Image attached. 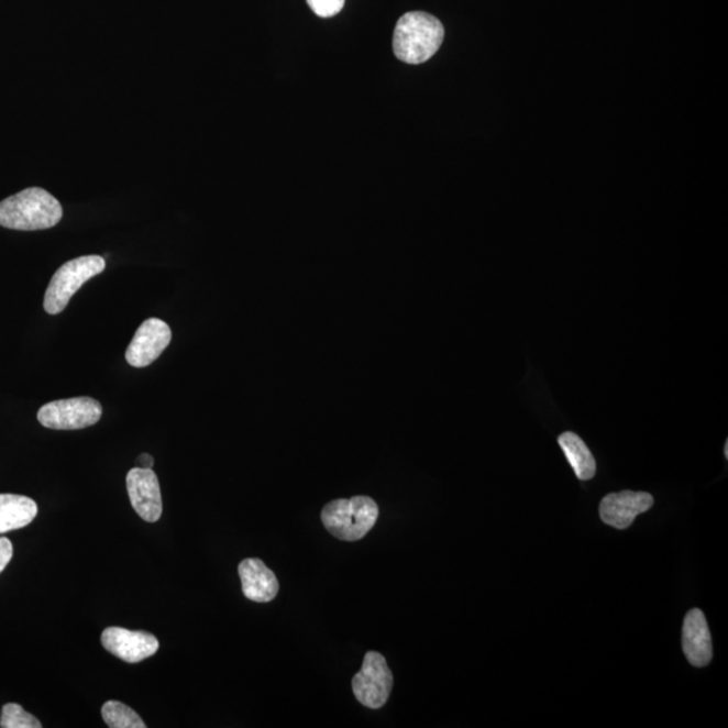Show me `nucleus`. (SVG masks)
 Segmentation results:
<instances>
[{"mask_svg": "<svg viewBox=\"0 0 728 728\" xmlns=\"http://www.w3.org/2000/svg\"><path fill=\"white\" fill-rule=\"evenodd\" d=\"M683 650L691 665L704 668L713 660V638L706 616L694 608L684 619Z\"/></svg>", "mask_w": 728, "mask_h": 728, "instance_id": "obj_11", "label": "nucleus"}, {"mask_svg": "<svg viewBox=\"0 0 728 728\" xmlns=\"http://www.w3.org/2000/svg\"><path fill=\"white\" fill-rule=\"evenodd\" d=\"M378 505L364 495L350 499H337L326 505L321 521L337 539L343 541L362 540L377 523Z\"/></svg>", "mask_w": 728, "mask_h": 728, "instance_id": "obj_3", "label": "nucleus"}, {"mask_svg": "<svg viewBox=\"0 0 728 728\" xmlns=\"http://www.w3.org/2000/svg\"><path fill=\"white\" fill-rule=\"evenodd\" d=\"M128 493L136 515L146 522H157L163 515L158 477L152 468L130 470L126 477Z\"/></svg>", "mask_w": 728, "mask_h": 728, "instance_id": "obj_9", "label": "nucleus"}, {"mask_svg": "<svg viewBox=\"0 0 728 728\" xmlns=\"http://www.w3.org/2000/svg\"><path fill=\"white\" fill-rule=\"evenodd\" d=\"M170 340L172 330L165 321L154 318L143 321L126 351L128 363L136 368L151 366L168 349Z\"/></svg>", "mask_w": 728, "mask_h": 728, "instance_id": "obj_7", "label": "nucleus"}, {"mask_svg": "<svg viewBox=\"0 0 728 728\" xmlns=\"http://www.w3.org/2000/svg\"><path fill=\"white\" fill-rule=\"evenodd\" d=\"M393 673L386 659L378 652L364 655L362 670L352 679V691L364 707H384L393 690Z\"/></svg>", "mask_w": 728, "mask_h": 728, "instance_id": "obj_6", "label": "nucleus"}, {"mask_svg": "<svg viewBox=\"0 0 728 728\" xmlns=\"http://www.w3.org/2000/svg\"><path fill=\"white\" fill-rule=\"evenodd\" d=\"M654 499L648 493L622 492L606 495L602 499L600 519L618 530L630 528L637 516L652 509Z\"/></svg>", "mask_w": 728, "mask_h": 728, "instance_id": "obj_10", "label": "nucleus"}, {"mask_svg": "<svg viewBox=\"0 0 728 728\" xmlns=\"http://www.w3.org/2000/svg\"><path fill=\"white\" fill-rule=\"evenodd\" d=\"M63 207L43 188H27L0 202V225L16 231L52 229L63 219Z\"/></svg>", "mask_w": 728, "mask_h": 728, "instance_id": "obj_2", "label": "nucleus"}, {"mask_svg": "<svg viewBox=\"0 0 728 728\" xmlns=\"http://www.w3.org/2000/svg\"><path fill=\"white\" fill-rule=\"evenodd\" d=\"M101 716L111 728H145V721L133 708L121 702H107L101 708Z\"/></svg>", "mask_w": 728, "mask_h": 728, "instance_id": "obj_15", "label": "nucleus"}, {"mask_svg": "<svg viewBox=\"0 0 728 728\" xmlns=\"http://www.w3.org/2000/svg\"><path fill=\"white\" fill-rule=\"evenodd\" d=\"M239 576L242 581V589L247 599L256 603H268L276 598L279 583L276 575L264 561L260 559H246L239 564Z\"/></svg>", "mask_w": 728, "mask_h": 728, "instance_id": "obj_12", "label": "nucleus"}, {"mask_svg": "<svg viewBox=\"0 0 728 728\" xmlns=\"http://www.w3.org/2000/svg\"><path fill=\"white\" fill-rule=\"evenodd\" d=\"M37 515L38 506L32 498L0 494V534L27 527Z\"/></svg>", "mask_w": 728, "mask_h": 728, "instance_id": "obj_13", "label": "nucleus"}, {"mask_svg": "<svg viewBox=\"0 0 728 728\" xmlns=\"http://www.w3.org/2000/svg\"><path fill=\"white\" fill-rule=\"evenodd\" d=\"M101 643L115 658L135 664L158 652L157 637L146 631L109 628L101 635Z\"/></svg>", "mask_w": 728, "mask_h": 728, "instance_id": "obj_8", "label": "nucleus"}, {"mask_svg": "<svg viewBox=\"0 0 728 728\" xmlns=\"http://www.w3.org/2000/svg\"><path fill=\"white\" fill-rule=\"evenodd\" d=\"M444 35L443 23L438 18L423 11H411L399 18L394 29V55L411 65L427 63L443 45Z\"/></svg>", "mask_w": 728, "mask_h": 728, "instance_id": "obj_1", "label": "nucleus"}, {"mask_svg": "<svg viewBox=\"0 0 728 728\" xmlns=\"http://www.w3.org/2000/svg\"><path fill=\"white\" fill-rule=\"evenodd\" d=\"M559 445L578 479H593L596 474V463L586 443L576 433L565 432L560 435Z\"/></svg>", "mask_w": 728, "mask_h": 728, "instance_id": "obj_14", "label": "nucleus"}, {"mask_svg": "<svg viewBox=\"0 0 728 728\" xmlns=\"http://www.w3.org/2000/svg\"><path fill=\"white\" fill-rule=\"evenodd\" d=\"M139 463L141 464L142 468H152L154 465V459L148 455V453H142V455L139 457Z\"/></svg>", "mask_w": 728, "mask_h": 728, "instance_id": "obj_19", "label": "nucleus"}, {"mask_svg": "<svg viewBox=\"0 0 728 728\" xmlns=\"http://www.w3.org/2000/svg\"><path fill=\"white\" fill-rule=\"evenodd\" d=\"M307 2L316 15L331 18L343 10L345 0H307Z\"/></svg>", "mask_w": 728, "mask_h": 728, "instance_id": "obj_17", "label": "nucleus"}, {"mask_svg": "<svg viewBox=\"0 0 728 728\" xmlns=\"http://www.w3.org/2000/svg\"><path fill=\"white\" fill-rule=\"evenodd\" d=\"M0 727L2 728H41V721L34 718L23 709L20 704L9 703L4 704L2 709V718H0Z\"/></svg>", "mask_w": 728, "mask_h": 728, "instance_id": "obj_16", "label": "nucleus"}, {"mask_svg": "<svg viewBox=\"0 0 728 728\" xmlns=\"http://www.w3.org/2000/svg\"><path fill=\"white\" fill-rule=\"evenodd\" d=\"M14 548L11 544V541L5 539V537H0V574L5 570V566L9 565L11 559H13Z\"/></svg>", "mask_w": 728, "mask_h": 728, "instance_id": "obj_18", "label": "nucleus"}, {"mask_svg": "<svg viewBox=\"0 0 728 728\" xmlns=\"http://www.w3.org/2000/svg\"><path fill=\"white\" fill-rule=\"evenodd\" d=\"M106 268V261L100 255H86L71 260L58 268L47 286L44 308L49 315L62 313L68 307L71 297L87 280L99 276Z\"/></svg>", "mask_w": 728, "mask_h": 728, "instance_id": "obj_4", "label": "nucleus"}, {"mask_svg": "<svg viewBox=\"0 0 728 728\" xmlns=\"http://www.w3.org/2000/svg\"><path fill=\"white\" fill-rule=\"evenodd\" d=\"M103 408L97 399L77 397L58 399L38 410L41 426L55 431H76L95 426L101 419Z\"/></svg>", "mask_w": 728, "mask_h": 728, "instance_id": "obj_5", "label": "nucleus"}, {"mask_svg": "<svg viewBox=\"0 0 728 728\" xmlns=\"http://www.w3.org/2000/svg\"><path fill=\"white\" fill-rule=\"evenodd\" d=\"M725 456L728 457V441H726L725 445Z\"/></svg>", "mask_w": 728, "mask_h": 728, "instance_id": "obj_20", "label": "nucleus"}]
</instances>
